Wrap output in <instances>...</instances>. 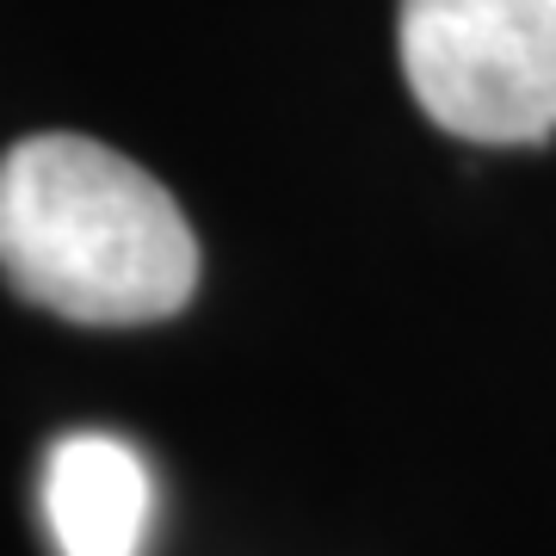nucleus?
Wrapping results in <instances>:
<instances>
[{"instance_id":"obj_3","label":"nucleus","mask_w":556,"mask_h":556,"mask_svg":"<svg viewBox=\"0 0 556 556\" xmlns=\"http://www.w3.org/2000/svg\"><path fill=\"white\" fill-rule=\"evenodd\" d=\"M43 526L56 556H142L155 526V477L130 439L105 427L62 433L43 452Z\"/></svg>"},{"instance_id":"obj_1","label":"nucleus","mask_w":556,"mask_h":556,"mask_svg":"<svg viewBox=\"0 0 556 556\" xmlns=\"http://www.w3.org/2000/svg\"><path fill=\"white\" fill-rule=\"evenodd\" d=\"M0 278L62 321L130 328L192 303L199 236L149 167L43 130L0 155Z\"/></svg>"},{"instance_id":"obj_2","label":"nucleus","mask_w":556,"mask_h":556,"mask_svg":"<svg viewBox=\"0 0 556 556\" xmlns=\"http://www.w3.org/2000/svg\"><path fill=\"white\" fill-rule=\"evenodd\" d=\"M396 50L439 130L464 142L556 130V0H402Z\"/></svg>"}]
</instances>
